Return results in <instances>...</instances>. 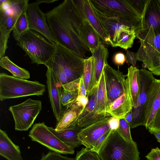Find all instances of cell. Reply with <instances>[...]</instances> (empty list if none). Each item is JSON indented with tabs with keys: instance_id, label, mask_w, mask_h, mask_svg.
<instances>
[{
	"instance_id": "obj_1",
	"label": "cell",
	"mask_w": 160,
	"mask_h": 160,
	"mask_svg": "<svg viewBox=\"0 0 160 160\" xmlns=\"http://www.w3.org/2000/svg\"><path fill=\"white\" fill-rule=\"evenodd\" d=\"M56 43L83 58L89 49L83 40L82 20L73 0H65L45 13Z\"/></svg>"
},
{
	"instance_id": "obj_2",
	"label": "cell",
	"mask_w": 160,
	"mask_h": 160,
	"mask_svg": "<svg viewBox=\"0 0 160 160\" xmlns=\"http://www.w3.org/2000/svg\"><path fill=\"white\" fill-rule=\"evenodd\" d=\"M94 11L116 20L134 31L136 36L142 30V17L128 0H89Z\"/></svg>"
},
{
	"instance_id": "obj_3",
	"label": "cell",
	"mask_w": 160,
	"mask_h": 160,
	"mask_svg": "<svg viewBox=\"0 0 160 160\" xmlns=\"http://www.w3.org/2000/svg\"><path fill=\"white\" fill-rule=\"evenodd\" d=\"M16 41L17 44L24 51L33 63L45 65L53 56L56 50L55 43L30 29L21 34Z\"/></svg>"
},
{
	"instance_id": "obj_4",
	"label": "cell",
	"mask_w": 160,
	"mask_h": 160,
	"mask_svg": "<svg viewBox=\"0 0 160 160\" xmlns=\"http://www.w3.org/2000/svg\"><path fill=\"white\" fill-rule=\"evenodd\" d=\"M98 153L102 160L140 159L137 143L125 139L117 130H111Z\"/></svg>"
},
{
	"instance_id": "obj_5",
	"label": "cell",
	"mask_w": 160,
	"mask_h": 160,
	"mask_svg": "<svg viewBox=\"0 0 160 160\" xmlns=\"http://www.w3.org/2000/svg\"><path fill=\"white\" fill-rule=\"evenodd\" d=\"M46 85L37 81L19 78L2 72L0 73V100L31 96L42 95Z\"/></svg>"
},
{
	"instance_id": "obj_6",
	"label": "cell",
	"mask_w": 160,
	"mask_h": 160,
	"mask_svg": "<svg viewBox=\"0 0 160 160\" xmlns=\"http://www.w3.org/2000/svg\"><path fill=\"white\" fill-rule=\"evenodd\" d=\"M42 108V102L28 98L23 102L10 106L15 130L26 131L30 128Z\"/></svg>"
},
{
	"instance_id": "obj_7",
	"label": "cell",
	"mask_w": 160,
	"mask_h": 160,
	"mask_svg": "<svg viewBox=\"0 0 160 160\" xmlns=\"http://www.w3.org/2000/svg\"><path fill=\"white\" fill-rule=\"evenodd\" d=\"M28 136L32 141L40 143L51 151L64 154L74 153V148L62 141L50 131L44 122L34 124Z\"/></svg>"
},
{
	"instance_id": "obj_8",
	"label": "cell",
	"mask_w": 160,
	"mask_h": 160,
	"mask_svg": "<svg viewBox=\"0 0 160 160\" xmlns=\"http://www.w3.org/2000/svg\"><path fill=\"white\" fill-rule=\"evenodd\" d=\"M55 44L56 52L51 59L62 66L68 83L80 78L83 75L85 58L58 44Z\"/></svg>"
},
{
	"instance_id": "obj_9",
	"label": "cell",
	"mask_w": 160,
	"mask_h": 160,
	"mask_svg": "<svg viewBox=\"0 0 160 160\" xmlns=\"http://www.w3.org/2000/svg\"><path fill=\"white\" fill-rule=\"evenodd\" d=\"M140 41L137 60L146 64L153 74L160 75V33L147 36Z\"/></svg>"
},
{
	"instance_id": "obj_10",
	"label": "cell",
	"mask_w": 160,
	"mask_h": 160,
	"mask_svg": "<svg viewBox=\"0 0 160 160\" xmlns=\"http://www.w3.org/2000/svg\"><path fill=\"white\" fill-rule=\"evenodd\" d=\"M140 91L137 107L132 110V121L130 128L144 125L145 104L150 91L156 79L153 74L145 69H139Z\"/></svg>"
},
{
	"instance_id": "obj_11",
	"label": "cell",
	"mask_w": 160,
	"mask_h": 160,
	"mask_svg": "<svg viewBox=\"0 0 160 160\" xmlns=\"http://www.w3.org/2000/svg\"><path fill=\"white\" fill-rule=\"evenodd\" d=\"M103 70L108 107L124 93L129 92L125 78L127 74H124L119 69H114L107 62L105 64Z\"/></svg>"
},
{
	"instance_id": "obj_12",
	"label": "cell",
	"mask_w": 160,
	"mask_h": 160,
	"mask_svg": "<svg viewBox=\"0 0 160 160\" xmlns=\"http://www.w3.org/2000/svg\"><path fill=\"white\" fill-rule=\"evenodd\" d=\"M159 33L160 2L159 0H148L142 17V30L136 37L140 40Z\"/></svg>"
},
{
	"instance_id": "obj_13",
	"label": "cell",
	"mask_w": 160,
	"mask_h": 160,
	"mask_svg": "<svg viewBox=\"0 0 160 160\" xmlns=\"http://www.w3.org/2000/svg\"><path fill=\"white\" fill-rule=\"evenodd\" d=\"M39 4L36 2L28 4L26 13L29 29L38 32L50 42L55 43L56 40L47 21L45 13L40 9Z\"/></svg>"
},
{
	"instance_id": "obj_14",
	"label": "cell",
	"mask_w": 160,
	"mask_h": 160,
	"mask_svg": "<svg viewBox=\"0 0 160 160\" xmlns=\"http://www.w3.org/2000/svg\"><path fill=\"white\" fill-rule=\"evenodd\" d=\"M46 67V75L49 98L53 112L58 122L65 111L61 102L62 86L53 70L49 67Z\"/></svg>"
},
{
	"instance_id": "obj_15",
	"label": "cell",
	"mask_w": 160,
	"mask_h": 160,
	"mask_svg": "<svg viewBox=\"0 0 160 160\" xmlns=\"http://www.w3.org/2000/svg\"><path fill=\"white\" fill-rule=\"evenodd\" d=\"M112 117L103 119L82 128L78 135L82 145L88 149H92L99 139L111 130L108 122Z\"/></svg>"
},
{
	"instance_id": "obj_16",
	"label": "cell",
	"mask_w": 160,
	"mask_h": 160,
	"mask_svg": "<svg viewBox=\"0 0 160 160\" xmlns=\"http://www.w3.org/2000/svg\"><path fill=\"white\" fill-rule=\"evenodd\" d=\"M73 1L81 18L89 21L100 36L103 43L109 45V40L101 27L89 0H73Z\"/></svg>"
},
{
	"instance_id": "obj_17",
	"label": "cell",
	"mask_w": 160,
	"mask_h": 160,
	"mask_svg": "<svg viewBox=\"0 0 160 160\" xmlns=\"http://www.w3.org/2000/svg\"><path fill=\"white\" fill-rule=\"evenodd\" d=\"M160 106V79L155 80L149 93L145 104L144 125L148 129L152 123Z\"/></svg>"
},
{
	"instance_id": "obj_18",
	"label": "cell",
	"mask_w": 160,
	"mask_h": 160,
	"mask_svg": "<svg viewBox=\"0 0 160 160\" xmlns=\"http://www.w3.org/2000/svg\"><path fill=\"white\" fill-rule=\"evenodd\" d=\"M97 87L92 93L88 96V102L80 115L77 125L82 128L104 118L112 116L107 112L104 114H98L95 110Z\"/></svg>"
},
{
	"instance_id": "obj_19",
	"label": "cell",
	"mask_w": 160,
	"mask_h": 160,
	"mask_svg": "<svg viewBox=\"0 0 160 160\" xmlns=\"http://www.w3.org/2000/svg\"><path fill=\"white\" fill-rule=\"evenodd\" d=\"M18 17L0 11V59L5 56L10 33Z\"/></svg>"
},
{
	"instance_id": "obj_20",
	"label": "cell",
	"mask_w": 160,
	"mask_h": 160,
	"mask_svg": "<svg viewBox=\"0 0 160 160\" xmlns=\"http://www.w3.org/2000/svg\"><path fill=\"white\" fill-rule=\"evenodd\" d=\"M95 59V67L92 79V90L97 86L104 65L107 62L109 52L103 43L89 50Z\"/></svg>"
},
{
	"instance_id": "obj_21",
	"label": "cell",
	"mask_w": 160,
	"mask_h": 160,
	"mask_svg": "<svg viewBox=\"0 0 160 160\" xmlns=\"http://www.w3.org/2000/svg\"><path fill=\"white\" fill-rule=\"evenodd\" d=\"M133 105L129 92L124 93L108 107L107 112L113 117L124 119L132 111Z\"/></svg>"
},
{
	"instance_id": "obj_22",
	"label": "cell",
	"mask_w": 160,
	"mask_h": 160,
	"mask_svg": "<svg viewBox=\"0 0 160 160\" xmlns=\"http://www.w3.org/2000/svg\"><path fill=\"white\" fill-rule=\"evenodd\" d=\"M0 154L8 160H23L19 146L14 143L6 132L0 129Z\"/></svg>"
},
{
	"instance_id": "obj_23",
	"label": "cell",
	"mask_w": 160,
	"mask_h": 160,
	"mask_svg": "<svg viewBox=\"0 0 160 160\" xmlns=\"http://www.w3.org/2000/svg\"><path fill=\"white\" fill-rule=\"evenodd\" d=\"M83 108L75 103L66 109L60 120L57 122L56 131L72 128L77 125L78 118L84 110Z\"/></svg>"
},
{
	"instance_id": "obj_24",
	"label": "cell",
	"mask_w": 160,
	"mask_h": 160,
	"mask_svg": "<svg viewBox=\"0 0 160 160\" xmlns=\"http://www.w3.org/2000/svg\"><path fill=\"white\" fill-rule=\"evenodd\" d=\"M93 11L105 35L109 40V45H111L114 34L118 31L131 30L129 27L120 23L117 20L108 18L96 11Z\"/></svg>"
},
{
	"instance_id": "obj_25",
	"label": "cell",
	"mask_w": 160,
	"mask_h": 160,
	"mask_svg": "<svg viewBox=\"0 0 160 160\" xmlns=\"http://www.w3.org/2000/svg\"><path fill=\"white\" fill-rule=\"evenodd\" d=\"M48 127L56 136L68 145L74 148L82 144L78 136L82 128L77 125L71 128L58 131H56L55 128L52 127Z\"/></svg>"
},
{
	"instance_id": "obj_26",
	"label": "cell",
	"mask_w": 160,
	"mask_h": 160,
	"mask_svg": "<svg viewBox=\"0 0 160 160\" xmlns=\"http://www.w3.org/2000/svg\"><path fill=\"white\" fill-rule=\"evenodd\" d=\"M138 72L139 69L136 67L131 66L128 68L126 78L129 93L132 103V108H134L137 107L139 94Z\"/></svg>"
},
{
	"instance_id": "obj_27",
	"label": "cell",
	"mask_w": 160,
	"mask_h": 160,
	"mask_svg": "<svg viewBox=\"0 0 160 160\" xmlns=\"http://www.w3.org/2000/svg\"><path fill=\"white\" fill-rule=\"evenodd\" d=\"M82 18V22L81 31L82 38L89 49L95 48L102 44L100 36L89 21L86 19Z\"/></svg>"
},
{
	"instance_id": "obj_28",
	"label": "cell",
	"mask_w": 160,
	"mask_h": 160,
	"mask_svg": "<svg viewBox=\"0 0 160 160\" xmlns=\"http://www.w3.org/2000/svg\"><path fill=\"white\" fill-rule=\"evenodd\" d=\"M136 37L133 30H122L118 31L114 34L111 46L127 50L132 47Z\"/></svg>"
},
{
	"instance_id": "obj_29",
	"label": "cell",
	"mask_w": 160,
	"mask_h": 160,
	"mask_svg": "<svg viewBox=\"0 0 160 160\" xmlns=\"http://www.w3.org/2000/svg\"><path fill=\"white\" fill-rule=\"evenodd\" d=\"M108 107L107 95L103 70L97 86L95 110L98 114H104L107 113Z\"/></svg>"
},
{
	"instance_id": "obj_30",
	"label": "cell",
	"mask_w": 160,
	"mask_h": 160,
	"mask_svg": "<svg viewBox=\"0 0 160 160\" xmlns=\"http://www.w3.org/2000/svg\"><path fill=\"white\" fill-rule=\"evenodd\" d=\"M94 67L95 59L92 56L84 59L82 76L88 96L91 95L94 90H92V79Z\"/></svg>"
},
{
	"instance_id": "obj_31",
	"label": "cell",
	"mask_w": 160,
	"mask_h": 160,
	"mask_svg": "<svg viewBox=\"0 0 160 160\" xmlns=\"http://www.w3.org/2000/svg\"><path fill=\"white\" fill-rule=\"evenodd\" d=\"M0 66L10 72L15 77L25 79L30 78V74L28 71L15 64L7 56H4L0 59Z\"/></svg>"
},
{
	"instance_id": "obj_32",
	"label": "cell",
	"mask_w": 160,
	"mask_h": 160,
	"mask_svg": "<svg viewBox=\"0 0 160 160\" xmlns=\"http://www.w3.org/2000/svg\"><path fill=\"white\" fill-rule=\"evenodd\" d=\"M29 29L26 9L22 11L18 17L13 29V37L16 40L22 33Z\"/></svg>"
},
{
	"instance_id": "obj_33",
	"label": "cell",
	"mask_w": 160,
	"mask_h": 160,
	"mask_svg": "<svg viewBox=\"0 0 160 160\" xmlns=\"http://www.w3.org/2000/svg\"><path fill=\"white\" fill-rule=\"evenodd\" d=\"M78 95V90L69 92L62 88L61 102L63 106L66 107V109L70 107L74 103Z\"/></svg>"
},
{
	"instance_id": "obj_34",
	"label": "cell",
	"mask_w": 160,
	"mask_h": 160,
	"mask_svg": "<svg viewBox=\"0 0 160 160\" xmlns=\"http://www.w3.org/2000/svg\"><path fill=\"white\" fill-rule=\"evenodd\" d=\"M76 160H102L98 153L86 148H82L77 152Z\"/></svg>"
},
{
	"instance_id": "obj_35",
	"label": "cell",
	"mask_w": 160,
	"mask_h": 160,
	"mask_svg": "<svg viewBox=\"0 0 160 160\" xmlns=\"http://www.w3.org/2000/svg\"><path fill=\"white\" fill-rule=\"evenodd\" d=\"M117 130L125 139L130 141H133L131 136L130 126L124 119H120L119 126Z\"/></svg>"
},
{
	"instance_id": "obj_36",
	"label": "cell",
	"mask_w": 160,
	"mask_h": 160,
	"mask_svg": "<svg viewBox=\"0 0 160 160\" xmlns=\"http://www.w3.org/2000/svg\"><path fill=\"white\" fill-rule=\"evenodd\" d=\"M134 9L142 17L148 0H128Z\"/></svg>"
},
{
	"instance_id": "obj_37",
	"label": "cell",
	"mask_w": 160,
	"mask_h": 160,
	"mask_svg": "<svg viewBox=\"0 0 160 160\" xmlns=\"http://www.w3.org/2000/svg\"><path fill=\"white\" fill-rule=\"evenodd\" d=\"M40 160H76L75 158L62 155L52 151H49L46 154L43 153Z\"/></svg>"
},
{
	"instance_id": "obj_38",
	"label": "cell",
	"mask_w": 160,
	"mask_h": 160,
	"mask_svg": "<svg viewBox=\"0 0 160 160\" xmlns=\"http://www.w3.org/2000/svg\"><path fill=\"white\" fill-rule=\"evenodd\" d=\"M148 129L150 132L153 131L160 132V106L152 123Z\"/></svg>"
},
{
	"instance_id": "obj_39",
	"label": "cell",
	"mask_w": 160,
	"mask_h": 160,
	"mask_svg": "<svg viewBox=\"0 0 160 160\" xmlns=\"http://www.w3.org/2000/svg\"><path fill=\"white\" fill-rule=\"evenodd\" d=\"M80 79V78L68 83L62 87V88L66 91L69 92L78 91Z\"/></svg>"
},
{
	"instance_id": "obj_40",
	"label": "cell",
	"mask_w": 160,
	"mask_h": 160,
	"mask_svg": "<svg viewBox=\"0 0 160 160\" xmlns=\"http://www.w3.org/2000/svg\"><path fill=\"white\" fill-rule=\"evenodd\" d=\"M145 157L148 160H160V149L158 147L152 149Z\"/></svg>"
},
{
	"instance_id": "obj_41",
	"label": "cell",
	"mask_w": 160,
	"mask_h": 160,
	"mask_svg": "<svg viewBox=\"0 0 160 160\" xmlns=\"http://www.w3.org/2000/svg\"><path fill=\"white\" fill-rule=\"evenodd\" d=\"M111 130H109L103 135L97 141L92 150L98 153L102 144L110 134Z\"/></svg>"
},
{
	"instance_id": "obj_42",
	"label": "cell",
	"mask_w": 160,
	"mask_h": 160,
	"mask_svg": "<svg viewBox=\"0 0 160 160\" xmlns=\"http://www.w3.org/2000/svg\"><path fill=\"white\" fill-rule=\"evenodd\" d=\"M126 60L127 62L135 67L137 61L136 53L127 50L126 52Z\"/></svg>"
},
{
	"instance_id": "obj_43",
	"label": "cell",
	"mask_w": 160,
	"mask_h": 160,
	"mask_svg": "<svg viewBox=\"0 0 160 160\" xmlns=\"http://www.w3.org/2000/svg\"><path fill=\"white\" fill-rule=\"evenodd\" d=\"M113 60L115 64L122 65L126 60V58L123 53L119 52L114 55Z\"/></svg>"
},
{
	"instance_id": "obj_44",
	"label": "cell",
	"mask_w": 160,
	"mask_h": 160,
	"mask_svg": "<svg viewBox=\"0 0 160 160\" xmlns=\"http://www.w3.org/2000/svg\"><path fill=\"white\" fill-rule=\"evenodd\" d=\"M88 96L78 95L74 103H75L84 109L88 104Z\"/></svg>"
},
{
	"instance_id": "obj_45",
	"label": "cell",
	"mask_w": 160,
	"mask_h": 160,
	"mask_svg": "<svg viewBox=\"0 0 160 160\" xmlns=\"http://www.w3.org/2000/svg\"><path fill=\"white\" fill-rule=\"evenodd\" d=\"M108 123L111 130H118L119 126L120 119L113 117L109 120Z\"/></svg>"
},
{
	"instance_id": "obj_46",
	"label": "cell",
	"mask_w": 160,
	"mask_h": 160,
	"mask_svg": "<svg viewBox=\"0 0 160 160\" xmlns=\"http://www.w3.org/2000/svg\"><path fill=\"white\" fill-rule=\"evenodd\" d=\"M78 95L88 96H87V92L84 82L82 75L80 79L79 88L78 89Z\"/></svg>"
},
{
	"instance_id": "obj_47",
	"label": "cell",
	"mask_w": 160,
	"mask_h": 160,
	"mask_svg": "<svg viewBox=\"0 0 160 160\" xmlns=\"http://www.w3.org/2000/svg\"><path fill=\"white\" fill-rule=\"evenodd\" d=\"M10 6V0H8V2L0 5V11H4L9 9Z\"/></svg>"
},
{
	"instance_id": "obj_48",
	"label": "cell",
	"mask_w": 160,
	"mask_h": 160,
	"mask_svg": "<svg viewBox=\"0 0 160 160\" xmlns=\"http://www.w3.org/2000/svg\"><path fill=\"white\" fill-rule=\"evenodd\" d=\"M124 119L129 124L130 127L132 121V111L126 115Z\"/></svg>"
},
{
	"instance_id": "obj_49",
	"label": "cell",
	"mask_w": 160,
	"mask_h": 160,
	"mask_svg": "<svg viewBox=\"0 0 160 160\" xmlns=\"http://www.w3.org/2000/svg\"><path fill=\"white\" fill-rule=\"evenodd\" d=\"M150 133L152 134H153L157 138V141L160 143V132L153 131L151 132Z\"/></svg>"
},
{
	"instance_id": "obj_50",
	"label": "cell",
	"mask_w": 160,
	"mask_h": 160,
	"mask_svg": "<svg viewBox=\"0 0 160 160\" xmlns=\"http://www.w3.org/2000/svg\"><path fill=\"white\" fill-rule=\"evenodd\" d=\"M57 1V0H37V2L40 4L41 3H44L47 4H49Z\"/></svg>"
},
{
	"instance_id": "obj_51",
	"label": "cell",
	"mask_w": 160,
	"mask_h": 160,
	"mask_svg": "<svg viewBox=\"0 0 160 160\" xmlns=\"http://www.w3.org/2000/svg\"><path fill=\"white\" fill-rule=\"evenodd\" d=\"M8 0H0V5H2L3 4L8 2Z\"/></svg>"
},
{
	"instance_id": "obj_52",
	"label": "cell",
	"mask_w": 160,
	"mask_h": 160,
	"mask_svg": "<svg viewBox=\"0 0 160 160\" xmlns=\"http://www.w3.org/2000/svg\"><path fill=\"white\" fill-rule=\"evenodd\" d=\"M142 68H144L145 69L148 68V67H147V66L143 62L142 63Z\"/></svg>"
},
{
	"instance_id": "obj_53",
	"label": "cell",
	"mask_w": 160,
	"mask_h": 160,
	"mask_svg": "<svg viewBox=\"0 0 160 160\" xmlns=\"http://www.w3.org/2000/svg\"><path fill=\"white\" fill-rule=\"evenodd\" d=\"M159 1L160 2V0H159Z\"/></svg>"
}]
</instances>
